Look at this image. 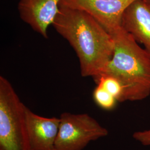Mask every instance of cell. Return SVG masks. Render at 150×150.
I'll list each match as a JSON object with an SVG mask.
<instances>
[{
	"instance_id": "52a82bcc",
	"label": "cell",
	"mask_w": 150,
	"mask_h": 150,
	"mask_svg": "<svg viewBox=\"0 0 150 150\" xmlns=\"http://www.w3.org/2000/svg\"><path fill=\"white\" fill-rule=\"evenodd\" d=\"M26 122L30 150H55L60 118L45 117L26 106Z\"/></svg>"
},
{
	"instance_id": "7c38bea8",
	"label": "cell",
	"mask_w": 150,
	"mask_h": 150,
	"mask_svg": "<svg viewBox=\"0 0 150 150\" xmlns=\"http://www.w3.org/2000/svg\"><path fill=\"white\" fill-rule=\"evenodd\" d=\"M146 1H147V2H149V4H150V0H145Z\"/></svg>"
},
{
	"instance_id": "ba28073f",
	"label": "cell",
	"mask_w": 150,
	"mask_h": 150,
	"mask_svg": "<svg viewBox=\"0 0 150 150\" xmlns=\"http://www.w3.org/2000/svg\"><path fill=\"white\" fill-rule=\"evenodd\" d=\"M121 26L150 54V4L134 0L124 12Z\"/></svg>"
},
{
	"instance_id": "9c48e42d",
	"label": "cell",
	"mask_w": 150,
	"mask_h": 150,
	"mask_svg": "<svg viewBox=\"0 0 150 150\" xmlns=\"http://www.w3.org/2000/svg\"><path fill=\"white\" fill-rule=\"evenodd\" d=\"M97 84H100L120 102L123 95V87L116 79L109 76H101L95 79Z\"/></svg>"
},
{
	"instance_id": "5b68a950",
	"label": "cell",
	"mask_w": 150,
	"mask_h": 150,
	"mask_svg": "<svg viewBox=\"0 0 150 150\" xmlns=\"http://www.w3.org/2000/svg\"><path fill=\"white\" fill-rule=\"evenodd\" d=\"M134 0H62L59 6L85 11L109 33L121 27L126 9Z\"/></svg>"
},
{
	"instance_id": "30bf717a",
	"label": "cell",
	"mask_w": 150,
	"mask_h": 150,
	"mask_svg": "<svg viewBox=\"0 0 150 150\" xmlns=\"http://www.w3.org/2000/svg\"><path fill=\"white\" fill-rule=\"evenodd\" d=\"M93 97L97 105L106 110L113 109L117 101L115 97L100 84H97L93 91Z\"/></svg>"
},
{
	"instance_id": "7a4b0ae2",
	"label": "cell",
	"mask_w": 150,
	"mask_h": 150,
	"mask_svg": "<svg viewBox=\"0 0 150 150\" xmlns=\"http://www.w3.org/2000/svg\"><path fill=\"white\" fill-rule=\"evenodd\" d=\"M110 34L114 52L98 77L109 76L119 81L123 90L120 102L145 99L150 95V54L122 26Z\"/></svg>"
},
{
	"instance_id": "8fae6325",
	"label": "cell",
	"mask_w": 150,
	"mask_h": 150,
	"mask_svg": "<svg viewBox=\"0 0 150 150\" xmlns=\"http://www.w3.org/2000/svg\"><path fill=\"white\" fill-rule=\"evenodd\" d=\"M134 139L139 141L144 146L150 145V129L144 131L134 132L133 134Z\"/></svg>"
},
{
	"instance_id": "8992f818",
	"label": "cell",
	"mask_w": 150,
	"mask_h": 150,
	"mask_svg": "<svg viewBox=\"0 0 150 150\" xmlns=\"http://www.w3.org/2000/svg\"><path fill=\"white\" fill-rule=\"evenodd\" d=\"M62 0H19L18 11L22 20L45 38L48 27L59 12Z\"/></svg>"
},
{
	"instance_id": "6da1fadb",
	"label": "cell",
	"mask_w": 150,
	"mask_h": 150,
	"mask_svg": "<svg viewBox=\"0 0 150 150\" xmlns=\"http://www.w3.org/2000/svg\"><path fill=\"white\" fill-rule=\"evenodd\" d=\"M52 25L75 50L81 75L95 79L101 75L112 57L115 44L100 23L85 11L59 6Z\"/></svg>"
},
{
	"instance_id": "277c9868",
	"label": "cell",
	"mask_w": 150,
	"mask_h": 150,
	"mask_svg": "<svg viewBox=\"0 0 150 150\" xmlns=\"http://www.w3.org/2000/svg\"><path fill=\"white\" fill-rule=\"evenodd\" d=\"M55 150H82L91 141L106 136L107 129L87 113H62Z\"/></svg>"
},
{
	"instance_id": "3957f363",
	"label": "cell",
	"mask_w": 150,
	"mask_h": 150,
	"mask_svg": "<svg viewBox=\"0 0 150 150\" xmlns=\"http://www.w3.org/2000/svg\"><path fill=\"white\" fill-rule=\"evenodd\" d=\"M25 108L9 81L0 76V150H30Z\"/></svg>"
}]
</instances>
